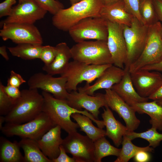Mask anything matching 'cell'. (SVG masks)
Masks as SVG:
<instances>
[{"label": "cell", "mask_w": 162, "mask_h": 162, "mask_svg": "<svg viewBox=\"0 0 162 162\" xmlns=\"http://www.w3.org/2000/svg\"><path fill=\"white\" fill-rule=\"evenodd\" d=\"M42 94L44 98L42 112L45 113L55 124L68 134L76 131L79 128L76 123L71 120V115L79 113L85 115L95 123L98 127H104L103 120L95 119L92 115L86 110H79L70 106L65 101L55 98L51 94L42 91Z\"/></svg>", "instance_id": "1"}, {"label": "cell", "mask_w": 162, "mask_h": 162, "mask_svg": "<svg viewBox=\"0 0 162 162\" xmlns=\"http://www.w3.org/2000/svg\"><path fill=\"white\" fill-rule=\"evenodd\" d=\"M104 5V0H82L53 15L52 24L58 29L68 32L83 19L100 16V11Z\"/></svg>", "instance_id": "2"}, {"label": "cell", "mask_w": 162, "mask_h": 162, "mask_svg": "<svg viewBox=\"0 0 162 162\" xmlns=\"http://www.w3.org/2000/svg\"><path fill=\"white\" fill-rule=\"evenodd\" d=\"M44 98L37 89H23L9 112L5 116V122L21 124L30 121L42 112Z\"/></svg>", "instance_id": "3"}, {"label": "cell", "mask_w": 162, "mask_h": 162, "mask_svg": "<svg viewBox=\"0 0 162 162\" xmlns=\"http://www.w3.org/2000/svg\"><path fill=\"white\" fill-rule=\"evenodd\" d=\"M73 60L88 64H113L107 41L86 40L76 43L70 48Z\"/></svg>", "instance_id": "4"}, {"label": "cell", "mask_w": 162, "mask_h": 162, "mask_svg": "<svg viewBox=\"0 0 162 162\" xmlns=\"http://www.w3.org/2000/svg\"><path fill=\"white\" fill-rule=\"evenodd\" d=\"M56 125L48 116L42 112L33 119L24 123H6L1 130L3 134L8 137L16 136L37 140Z\"/></svg>", "instance_id": "5"}, {"label": "cell", "mask_w": 162, "mask_h": 162, "mask_svg": "<svg viewBox=\"0 0 162 162\" xmlns=\"http://www.w3.org/2000/svg\"><path fill=\"white\" fill-rule=\"evenodd\" d=\"M113 64H88L73 60L60 76L67 80L65 88L69 92L77 91V85L83 81L89 84L97 79L107 68Z\"/></svg>", "instance_id": "6"}, {"label": "cell", "mask_w": 162, "mask_h": 162, "mask_svg": "<svg viewBox=\"0 0 162 162\" xmlns=\"http://www.w3.org/2000/svg\"><path fill=\"white\" fill-rule=\"evenodd\" d=\"M162 23L159 21L149 26L144 49L138 58L130 66V73L156 63L160 60L162 57Z\"/></svg>", "instance_id": "7"}, {"label": "cell", "mask_w": 162, "mask_h": 162, "mask_svg": "<svg viewBox=\"0 0 162 162\" xmlns=\"http://www.w3.org/2000/svg\"><path fill=\"white\" fill-rule=\"evenodd\" d=\"M122 26L128 52L124 69L129 70L130 66L138 58L144 49L149 26L142 23L135 17L130 26Z\"/></svg>", "instance_id": "8"}, {"label": "cell", "mask_w": 162, "mask_h": 162, "mask_svg": "<svg viewBox=\"0 0 162 162\" xmlns=\"http://www.w3.org/2000/svg\"><path fill=\"white\" fill-rule=\"evenodd\" d=\"M68 32L76 43L90 39L107 41L108 21L101 16L87 17L80 21Z\"/></svg>", "instance_id": "9"}, {"label": "cell", "mask_w": 162, "mask_h": 162, "mask_svg": "<svg viewBox=\"0 0 162 162\" xmlns=\"http://www.w3.org/2000/svg\"><path fill=\"white\" fill-rule=\"evenodd\" d=\"M1 28L0 36L4 41L10 40L17 44L24 43L43 44L41 34L34 24L7 23L4 24Z\"/></svg>", "instance_id": "10"}, {"label": "cell", "mask_w": 162, "mask_h": 162, "mask_svg": "<svg viewBox=\"0 0 162 162\" xmlns=\"http://www.w3.org/2000/svg\"><path fill=\"white\" fill-rule=\"evenodd\" d=\"M62 145L76 162H94V142L87 136L77 131L68 134Z\"/></svg>", "instance_id": "11"}, {"label": "cell", "mask_w": 162, "mask_h": 162, "mask_svg": "<svg viewBox=\"0 0 162 162\" xmlns=\"http://www.w3.org/2000/svg\"><path fill=\"white\" fill-rule=\"evenodd\" d=\"M52 76L41 72L34 74L28 80L29 88L40 89L56 98L65 101L69 94L65 88L67 79L61 76L55 77Z\"/></svg>", "instance_id": "12"}, {"label": "cell", "mask_w": 162, "mask_h": 162, "mask_svg": "<svg viewBox=\"0 0 162 162\" xmlns=\"http://www.w3.org/2000/svg\"><path fill=\"white\" fill-rule=\"evenodd\" d=\"M47 12L35 0H26L13 7L10 15L0 22V27L10 23L34 24L44 18Z\"/></svg>", "instance_id": "13"}, {"label": "cell", "mask_w": 162, "mask_h": 162, "mask_svg": "<svg viewBox=\"0 0 162 162\" xmlns=\"http://www.w3.org/2000/svg\"><path fill=\"white\" fill-rule=\"evenodd\" d=\"M107 21L108 33L107 43L113 64L124 69L127 60L128 52L123 26Z\"/></svg>", "instance_id": "14"}, {"label": "cell", "mask_w": 162, "mask_h": 162, "mask_svg": "<svg viewBox=\"0 0 162 162\" xmlns=\"http://www.w3.org/2000/svg\"><path fill=\"white\" fill-rule=\"evenodd\" d=\"M105 90L104 94L107 106L123 119L129 131L136 130L140 124V121L136 116V110L111 89Z\"/></svg>", "instance_id": "15"}, {"label": "cell", "mask_w": 162, "mask_h": 162, "mask_svg": "<svg viewBox=\"0 0 162 162\" xmlns=\"http://www.w3.org/2000/svg\"><path fill=\"white\" fill-rule=\"evenodd\" d=\"M65 101L72 108L79 110L85 109L98 120L100 109L107 106L104 94L100 93L90 95L77 91H72L69 92Z\"/></svg>", "instance_id": "16"}, {"label": "cell", "mask_w": 162, "mask_h": 162, "mask_svg": "<svg viewBox=\"0 0 162 162\" xmlns=\"http://www.w3.org/2000/svg\"><path fill=\"white\" fill-rule=\"evenodd\" d=\"M130 74L135 89L143 97L148 98L162 83V75L158 71L140 69Z\"/></svg>", "instance_id": "17"}, {"label": "cell", "mask_w": 162, "mask_h": 162, "mask_svg": "<svg viewBox=\"0 0 162 162\" xmlns=\"http://www.w3.org/2000/svg\"><path fill=\"white\" fill-rule=\"evenodd\" d=\"M125 72L124 69L112 64L104 71L94 84L90 86L86 83L84 87L79 88L78 91L94 95V92L98 90L111 89L114 85L120 82Z\"/></svg>", "instance_id": "18"}, {"label": "cell", "mask_w": 162, "mask_h": 162, "mask_svg": "<svg viewBox=\"0 0 162 162\" xmlns=\"http://www.w3.org/2000/svg\"><path fill=\"white\" fill-rule=\"evenodd\" d=\"M62 129L60 126L56 125L36 140L43 153L52 162L60 153V147L63 141L61 136Z\"/></svg>", "instance_id": "19"}, {"label": "cell", "mask_w": 162, "mask_h": 162, "mask_svg": "<svg viewBox=\"0 0 162 162\" xmlns=\"http://www.w3.org/2000/svg\"><path fill=\"white\" fill-rule=\"evenodd\" d=\"M124 70L125 73L121 80L111 89L135 110L136 104L148 101L149 99L142 97L138 94L132 83L129 70Z\"/></svg>", "instance_id": "20"}, {"label": "cell", "mask_w": 162, "mask_h": 162, "mask_svg": "<svg viewBox=\"0 0 162 162\" xmlns=\"http://www.w3.org/2000/svg\"><path fill=\"white\" fill-rule=\"evenodd\" d=\"M101 16L108 21L120 25L130 26L134 16L127 10L123 0L102 8Z\"/></svg>", "instance_id": "21"}, {"label": "cell", "mask_w": 162, "mask_h": 162, "mask_svg": "<svg viewBox=\"0 0 162 162\" xmlns=\"http://www.w3.org/2000/svg\"><path fill=\"white\" fill-rule=\"evenodd\" d=\"M105 107L101 116L106 128V136L112 140L116 146L118 147L122 144L123 136L129 131L126 126L116 119L108 106Z\"/></svg>", "instance_id": "22"}, {"label": "cell", "mask_w": 162, "mask_h": 162, "mask_svg": "<svg viewBox=\"0 0 162 162\" xmlns=\"http://www.w3.org/2000/svg\"><path fill=\"white\" fill-rule=\"evenodd\" d=\"M56 47L57 52L53 62L50 64H44L42 70L47 73L54 75L61 74L67 68L72 58L70 48L65 42L60 43Z\"/></svg>", "instance_id": "23"}, {"label": "cell", "mask_w": 162, "mask_h": 162, "mask_svg": "<svg viewBox=\"0 0 162 162\" xmlns=\"http://www.w3.org/2000/svg\"><path fill=\"white\" fill-rule=\"evenodd\" d=\"M135 109L138 113H146L150 117L149 122L152 127L162 131V106L158 104L156 100L138 103Z\"/></svg>", "instance_id": "24"}, {"label": "cell", "mask_w": 162, "mask_h": 162, "mask_svg": "<svg viewBox=\"0 0 162 162\" xmlns=\"http://www.w3.org/2000/svg\"><path fill=\"white\" fill-rule=\"evenodd\" d=\"M19 143L24 151V162H52L43 153L36 140L22 138Z\"/></svg>", "instance_id": "25"}, {"label": "cell", "mask_w": 162, "mask_h": 162, "mask_svg": "<svg viewBox=\"0 0 162 162\" xmlns=\"http://www.w3.org/2000/svg\"><path fill=\"white\" fill-rule=\"evenodd\" d=\"M19 142H11L1 136L0 139V162H24Z\"/></svg>", "instance_id": "26"}, {"label": "cell", "mask_w": 162, "mask_h": 162, "mask_svg": "<svg viewBox=\"0 0 162 162\" xmlns=\"http://www.w3.org/2000/svg\"><path fill=\"white\" fill-rule=\"evenodd\" d=\"M71 117L76 122L80 130L86 133L94 142L98 139L106 136V131L95 126L92 120L88 116L79 113L73 114Z\"/></svg>", "instance_id": "27"}, {"label": "cell", "mask_w": 162, "mask_h": 162, "mask_svg": "<svg viewBox=\"0 0 162 162\" xmlns=\"http://www.w3.org/2000/svg\"><path fill=\"white\" fill-rule=\"evenodd\" d=\"M42 45L29 43H21L7 48L13 56L26 60L39 58Z\"/></svg>", "instance_id": "28"}, {"label": "cell", "mask_w": 162, "mask_h": 162, "mask_svg": "<svg viewBox=\"0 0 162 162\" xmlns=\"http://www.w3.org/2000/svg\"><path fill=\"white\" fill-rule=\"evenodd\" d=\"M132 140L126 135L123 136L122 143V148L119 156L114 161L115 162H128L141 151L149 152H154V148L152 147L149 146L145 147H139L134 144Z\"/></svg>", "instance_id": "29"}, {"label": "cell", "mask_w": 162, "mask_h": 162, "mask_svg": "<svg viewBox=\"0 0 162 162\" xmlns=\"http://www.w3.org/2000/svg\"><path fill=\"white\" fill-rule=\"evenodd\" d=\"M94 142V162H101L105 157L114 156L118 157L121 148H118L112 145L105 136L102 137Z\"/></svg>", "instance_id": "30"}, {"label": "cell", "mask_w": 162, "mask_h": 162, "mask_svg": "<svg viewBox=\"0 0 162 162\" xmlns=\"http://www.w3.org/2000/svg\"><path fill=\"white\" fill-rule=\"evenodd\" d=\"M126 135L131 140L138 138L144 139L149 142V146L153 148L158 146L162 141V134L159 133L157 129L152 127L140 133L128 131Z\"/></svg>", "instance_id": "31"}, {"label": "cell", "mask_w": 162, "mask_h": 162, "mask_svg": "<svg viewBox=\"0 0 162 162\" xmlns=\"http://www.w3.org/2000/svg\"><path fill=\"white\" fill-rule=\"evenodd\" d=\"M139 9L140 15L145 25L149 26L159 21L152 0H141Z\"/></svg>", "instance_id": "32"}, {"label": "cell", "mask_w": 162, "mask_h": 162, "mask_svg": "<svg viewBox=\"0 0 162 162\" xmlns=\"http://www.w3.org/2000/svg\"><path fill=\"white\" fill-rule=\"evenodd\" d=\"M14 103V102L6 94L0 85V115H6Z\"/></svg>", "instance_id": "33"}, {"label": "cell", "mask_w": 162, "mask_h": 162, "mask_svg": "<svg viewBox=\"0 0 162 162\" xmlns=\"http://www.w3.org/2000/svg\"><path fill=\"white\" fill-rule=\"evenodd\" d=\"M44 9L54 15L64 8L63 4L56 0H35Z\"/></svg>", "instance_id": "34"}, {"label": "cell", "mask_w": 162, "mask_h": 162, "mask_svg": "<svg viewBox=\"0 0 162 162\" xmlns=\"http://www.w3.org/2000/svg\"><path fill=\"white\" fill-rule=\"evenodd\" d=\"M57 52L56 47L50 45L43 46L39 59L44 64L48 65L53 61Z\"/></svg>", "instance_id": "35"}, {"label": "cell", "mask_w": 162, "mask_h": 162, "mask_svg": "<svg viewBox=\"0 0 162 162\" xmlns=\"http://www.w3.org/2000/svg\"><path fill=\"white\" fill-rule=\"evenodd\" d=\"M125 7L129 12L142 23L145 24L140 11L141 0H123Z\"/></svg>", "instance_id": "36"}, {"label": "cell", "mask_w": 162, "mask_h": 162, "mask_svg": "<svg viewBox=\"0 0 162 162\" xmlns=\"http://www.w3.org/2000/svg\"><path fill=\"white\" fill-rule=\"evenodd\" d=\"M1 85L6 94L15 102L19 98L21 95V91L19 88L13 86L7 85L4 86L0 82Z\"/></svg>", "instance_id": "37"}, {"label": "cell", "mask_w": 162, "mask_h": 162, "mask_svg": "<svg viewBox=\"0 0 162 162\" xmlns=\"http://www.w3.org/2000/svg\"><path fill=\"white\" fill-rule=\"evenodd\" d=\"M16 0H5L0 3V17L8 16L12 11V6L16 3Z\"/></svg>", "instance_id": "38"}, {"label": "cell", "mask_w": 162, "mask_h": 162, "mask_svg": "<svg viewBox=\"0 0 162 162\" xmlns=\"http://www.w3.org/2000/svg\"><path fill=\"white\" fill-rule=\"evenodd\" d=\"M26 82V81L20 75L17 73L14 70H11L10 72V77L7 80V85L19 88L22 84Z\"/></svg>", "instance_id": "39"}, {"label": "cell", "mask_w": 162, "mask_h": 162, "mask_svg": "<svg viewBox=\"0 0 162 162\" xmlns=\"http://www.w3.org/2000/svg\"><path fill=\"white\" fill-rule=\"evenodd\" d=\"M60 151L58 156L52 160V162H76L75 160L73 157L71 158L67 154L66 152L62 145L60 146Z\"/></svg>", "instance_id": "40"}, {"label": "cell", "mask_w": 162, "mask_h": 162, "mask_svg": "<svg viewBox=\"0 0 162 162\" xmlns=\"http://www.w3.org/2000/svg\"><path fill=\"white\" fill-rule=\"evenodd\" d=\"M134 158L136 162H147L150 160L151 156L149 152L142 150L138 152Z\"/></svg>", "instance_id": "41"}, {"label": "cell", "mask_w": 162, "mask_h": 162, "mask_svg": "<svg viewBox=\"0 0 162 162\" xmlns=\"http://www.w3.org/2000/svg\"><path fill=\"white\" fill-rule=\"evenodd\" d=\"M152 2L157 18L162 23V0H152Z\"/></svg>", "instance_id": "42"}, {"label": "cell", "mask_w": 162, "mask_h": 162, "mask_svg": "<svg viewBox=\"0 0 162 162\" xmlns=\"http://www.w3.org/2000/svg\"><path fill=\"white\" fill-rule=\"evenodd\" d=\"M141 69L162 72V57L158 62L145 66Z\"/></svg>", "instance_id": "43"}, {"label": "cell", "mask_w": 162, "mask_h": 162, "mask_svg": "<svg viewBox=\"0 0 162 162\" xmlns=\"http://www.w3.org/2000/svg\"><path fill=\"white\" fill-rule=\"evenodd\" d=\"M148 98L153 100H157L162 98V83L158 89Z\"/></svg>", "instance_id": "44"}, {"label": "cell", "mask_w": 162, "mask_h": 162, "mask_svg": "<svg viewBox=\"0 0 162 162\" xmlns=\"http://www.w3.org/2000/svg\"><path fill=\"white\" fill-rule=\"evenodd\" d=\"M0 54L6 61L9 59L5 46L4 45L0 47Z\"/></svg>", "instance_id": "45"}, {"label": "cell", "mask_w": 162, "mask_h": 162, "mask_svg": "<svg viewBox=\"0 0 162 162\" xmlns=\"http://www.w3.org/2000/svg\"><path fill=\"white\" fill-rule=\"evenodd\" d=\"M120 0H104V5H108L113 4Z\"/></svg>", "instance_id": "46"}, {"label": "cell", "mask_w": 162, "mask_h": 162, "mask_svg": "<svg viewBox=\"0 0 162 162\" xmlns=\"http://www.w3.org/2000/svg\"><path fill=\"white\" fill-rule=\"evenodd\" d=\"M5 122V116L0 115V129H1L2 128L3 123Z\"/></svg>", "instance_id": "47"}, {"label": "cell", "mask_w": 162, "mask_h": 162, "mask_svg": "<svg viewBox=\"0 0 162 162\" xmlns=\"http://www.w3.org/2000/svg\"><path fill=\"white\" fill-rule=\"evenodd\" d=\"M82 0H69L71 4H73L76 3Z\"/></svg>", "instance_id": "48"}, {"label": "cell", "mask_w": 162, "mask_h": 162, "mask_svg": "<svg viewBox=\"0 0 162 162\" xmlns=\"http://www.w3.org/2000/svg\"><path fill=\"white\" fill-rule=\"evenodd\" d=\"M156 100L158 104L162 106V98Z\"/></svg>", "instance_id": "49"}, {"label": "cell", "mask_w": 162, "mask_h": 162, "mask_svg": "<svg viewBox=\"0 0 162 162\" xmlns=\"http://www.w3.org/2000/svg\"><path fill=\"white\" fill-rule=\"evenodd\" d=\"M26 0H18L19 3H21L22 2H23Z\"/></svg>", "instance_id": "50"}, {"label": "cell", "mask_w": 162, "mask_h": 162, "mask_svg": "<svg viewBox=\"0 0 162 162\" xmlns=\"http://www.w3.org/2000/svg\"><path fill=\"white\" fill-rule=\"evenodd\" d=\"M161 37H162V28H161Z\"/></svg>", "instance_id": "51"}]
</instances>
